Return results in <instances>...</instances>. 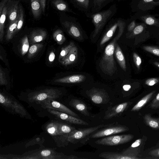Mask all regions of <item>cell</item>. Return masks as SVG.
Here are the masks:
<instances>
[{
	"label": "cell",
	"instance_id": "cell-11",
	"mask_svg": "<svg viewBox=\"0 0 159 159\" xmlns=\"http://www.w3.org/2000/svg\"><path fill=\"white\" fill-rule=\"evenodd\" d=\"M45 109L49 108L64 112L77 118H80L76 113L62 104L53 99H48L43 101L39 103Z\"/></svg>",
	"mask_w": 159,
	"mask_h": 159
},
{
	"label": "cell",
	"instance_id": "cell-5",
	"mask_svg": "<svg viewBox=\"0 0 159 159\" xmlns=\"http://www.w3.org/2000/svg\"><path fill=\"white\" fill-rule=\"evenodd\" d=\"M61 23L66 31L71 36L79 40L83 39V30L76 18L65 15Z\"/></svg>",
	"mask_w": 159,
	"mask_h": 159
},
{
	"label": "cell",
	"instance_id": "cell-14",
	"mask_svg": "<svg viewBox=\"0 0 159 159\" xmlns=\"http://www.w3.org/2000/svg\"><path fill=\"white\" fill-rule=\"evenodd\" d=\"M99 157L106 159H137L130 149H128L121 152H105L99 155Z\"/></svg>",
	"mask_w": 159,
	"mask_h": 159
},
{
	"label": "cell",
	"instance_id": "cell-7",
	"mask_svg": "<svg viewBox=\"0 0 159 159\" xmlns=\"http://www.w3.org/2000/svg\"><path fill=\"white\" fill-rule=\"evenodd\" d=\"M61 93L55 89H46L36 91L30 93L28 99L31 102L39 104L43 101L48 99H55L59 98Z\"/></svg>",
	"mask_w": 159,
	"mask_h": 159
},
{
	"label": "cell",
	"instance_id": "cell-36",
	"mask_svg": "<svg viewBox=\"0 0 159 159\" xmlns=\"http://www.w3.org/2000/svg\"><path fill=\"white\" fill-rule=\"evenodd\" d=\"M143 48L147 51L154 54L155 55L159 56V48L149 46H143Z\"/></svg>",
	"mask_w": 159,
	"mask_h": 159
},
{
	"label": "cell",
	"instance_id": "cell-8",
	"mask_svg": "<svg viewBox=\"0 0 159 159\" xmlns=\"http://www.w3.org/2000/svg\"><path fill=\"white\" fill-rule=\"evenodd\" d=\"M22 159H80L73 155H65L62 153L56 152L52 150H43L37 154L34 153L30 155L23 156Z\"/></svg>",
	"mask_w": 159,
	"mask_h": 159
},
{
	"label": "cell",
	"instance_id": "cell-1",
	"mask_svg": "<svg viewBox=\"0 0 159 159\" xmlns=\"http://www.w3.org/2000/svg\"><path fill=\"white\" fill-rule=\"evenodd\" d=\"M126 22L123 19L118 26V31L116 36L107 46L104 54L100 61L99 66L105 74L112 76L117 70L114 54L117 41L122 35L125 26Z\"/></svg>",
	"mask_w": 159,
	"mask_h": 159
},
{
	"label": "cell",
	"instance_id": "cell-47",
	"mask_svg": "<svg viewBox=\"0 0 159 159\" xmlns=\"http://www.w3.org/2000/svg\"><path fill=\"white\" fill-rule=\"evenodd\" d=\"M55 54L53 51L50 52L49 55L48 59L49 61L51 62H53L55 59Z\"/></svg>",
	"mask_w": 159,
	"mask_h": 159
},
{
	"label": "cell",
	"instance_id": "cell-28",
	"mask_svg": "<svg viewBox=\"0 0 159 159\" xmlns=\"http://www.w3.org/2000/svg\"><path fill=\"white\" fill-rule=\"evenodd\" d=\"M18 16V17L14 21L10 23L7 28L6 35V39L7 41L11 39L15 33V30L17 27Z\"/></svg>",
	"mask_w": 159,
	"mask_h": 159
},
{
	"label": "cell",
	"instance_id": "cell-9",
	"mask_svg": "<svg viewBox=\"0 0 159 159\" xmlns=\"http://www.w3.org/2000/svg\"><path fill=\"white\" fill-rule=\"evenodd\" d=\"M106 125L104 128L91 134L90 138H97L125 132L129 130L126 126L120 125Z\"/></svg>",
	"mask_w": 159,
	"mask_h": 159
},
{
	"label": "cell",
	"instance_id": "cell-35",
	"mask_svg": "<svg viewBox=\"0 0 159 159\" xmlns=\"http://www.w3.org/2000/svg\"><path fill=\"white\" fill-rule=\"evenodd\" d=\"M43 45L41 43L33 44L29 48L28 51V56L30 58L34 56L40 49Z\"/></svg>",
	"mask_w": 159,
	"mask_h": 159
},
{
	"label": "cell",
	"instance_id": "cell-45",
	"mask_svg": "<svg viewBox=\"0 0 159 159\" xmlns=\"http://www.w3.org/2000/svg\"><path fill=\"white\" fill-rule=\"evenodd\" d=\"M42 11L44 14L45 12L46 0H40Z\"/></svg>",
	"mask_w": 159,
	"mask_h": 159
},
{
	"label": "cell",
	"instance_id": "cell-29",
	"mask_svg": "<svg viewBox=\"0 0 159 159\" xmlns=\"http://www.w3.org/2000/svg\"><path fill=\"white\" fill-rule=\"evenodd\" d=\"M154 92H152L148 94L140 100L131 109V111L139 110L149 101L152 97Z\"/></svg>",
	"mask_w": 159,
	"mask_h": 159
},
{
	"label": "cell",
	"instance_id": "cell-51",
	"mask_svg": "<svg viewBox=\"0 0 159 159\" xmlns=\"http://www.w3.org/2000/svg\"><path fill=\"white\" fill-rule=\"evenodd\" d=\"M116 0L118 2H120V1H123L124 0Z\"/></svg>",
	"mask_w": 159,
	"mask_h": 159
},
{
	"label": "cell",
	"instance_id": "cell-21",
	"mask_svg": "<svg viewBox=\"0 0 159 159\" xmlns=\"http://www.w3.org/2000/svg\"><path fill=\"white\" fill-rule=\"evenodd\" d=\"M78 53L77 48L74 44L70 49L68 54L61 63L65 66L73 63L77 59Z\"/></svg>",
	"mask_w": 159,
	"mask_h": 159
},
{
	"label": "cell",
	"instance_id": "cell-30",
	"mask_svg": "<svg viewBox=\"0 0 159 159\" xmlns=\"http://www.w3.org/2000/svg\"><path fill=\"white\" fill-rule=\"evenodd\" d=\"M145 120L147 125L154 129L159 128V118L155 119L151 117L149 115L144 116Z\"/></svg>",
	"mask_w": 159,
	"mask_h": 159
},
{
	"label": "cell",
	"instance_id": "cell-25",
	"mask_svg": "<svg viewBox=\"0 0 159 159\" xmlns=\"http://www.w3.org/2000/svg\"><path fill=\"white\" fill-rule=\"evenodd\" d=\"M52 3L55 7L59 11L76 14V13L70 8L67 3L64 0H54Z\"/></svg>",
	"mask_w": 159,
	"mask_h": 159
},
{
	"label": "cell",
	"instance_id": "cell-22",
	"mask_svg": "<svg viewBox=\"0 0 159 159\" xmlns=\"http://www.w3.org/2000/svg\"><path fill=\"white\" fill-rule=\"evenodd\" d=\"M69 104L83 115L88 116H89L86 105L83 101L77 99H73L70 101Z\"/></svg>",
	"mask_w": 159,
	"mask_h": 159
},
{
	"label": "cell",
	"instance_id": "cell-17",
	"mask_svg": "<svg viewBox=\"0 0 159 159\" xmlns=\"http://www.w3.org/2000/svg\"><path fill=\"white\" fill-rule=\"evenodd\" d=\"M85 78V76L83 75H74L56 79L54 82L61 83H78L82 82Z\"/></svg>",
	"mask_w": 159,
	"mask_h": 159
},
{
	"label": "cell",
	"instance_id": "cell-49",
	"mask_svg": "<svg viewBox=\"0 0 159 159\" xmlns=\"http://www.w3.org/2000/svg\"><path fill=\"white\" fill-rule=\"evenodd\" d=\"M131 88V86L128 84L124 85L123 86V89L125 91L129 90Z\"/></svg>",
	"mask_w": 159,
	"mask_h": 159
},
{
	"label": "cell",
	"instance_id": "cell-2",
	"mask_svg": "<svg viewBox=\"0 0 159 159\" xmlns=\"http://www.w3.org/2000/svg\"><path fill=\"white\" fill-rule=\"evenodd\" d=\"M117 9L116 4L114 3L106 10L96 13H85L87 17L91 19L94 26V30L92 33L93 38H95L100 34L104 26L116 14Z\"/></svg>",
	"mask_w": 159,
	"mask_h": 159
},
{
	"label": "cell",
	"instance_id": "cell-18",
	"mask_svg": "<svg viewBox=\"0 0 159 159\" xmlns=\"http://www.w3.org/2000/svg\"><path fill=\"white\" fill-rule=\"evenodd\" d=\"M89 96L91 101L96 104L103 103L106 98L105 93L96 89H92L89 94Z\"/></svg>",
	"mask_w": 159,
	"mask_h": 159
},
{
	"label": "cell",
	"instance_id": "cell-44",
	"mask_svg": "<svg viewBox=\"0 0 159 159\" xmlns=\"http://www.w3.org/2000/svg\"><path fill=\"white\" fill-rule=\"evenodd\" d=\"M135 21H132L128 25V30L129 31H131L132 30L135 26Z\"/></svg>",
	"mask_w": 159,
	"mask_h": 159
},
{
	"label": "cell",
	"instance_id": "cell-48",
	"mask_svg": "<svg viewBox=\"0 0 159 159\" xmlns=\"http://www.w3.org/2000/svg\"><path fill=\"white\" fill-rule=\"evenodd\" d=\"M151 154L154 156L159 157V149H156L152 151L151 152Z\"/></svg>",
	"mask_w": 159,
	"mask_h": 159
},
{
	"label": "cell",
	"instance_id": "cell-31",
	"mask_svg": "<svg viewBox=\"0 0 159 159\" xmlns=\"http://www.w3.org/2000/svg\"><path fill=\"white\" fill-rule=\"evenodd\" d=\"M20 52L22 56L24 55L29 51V43L28 37L25 36L21 41Z\"/></svg>",
	"mask_w": 159,
	"mask_h": 159
},
{
	"label": "cell",
	"instance_id": "cell-52",
	"mask_svg": "<svg viewBox=\"0 0 159 159\" xmlns=\"http://www.w3.org/2000/svg\"><path fill=\"white\" fill-rule=\"evenodd\" d=\"M157 66L159 67V64H157Z\"/></svg>",
	"mask_w": 159,
	"mask_h": 159
},
{
	"label": "cell",
	"instance_id": "cell-4",
	"mask_svg": "<svg viewBox=\"0 0 159 159\" xmlns=\"http://www.w3.org/2000/svg\"><path fill=\"white\" fill-rule=\"evenodd\" d=\"M0 103L5 109L13 114H17L22 117L28 114L23 106L17 100L2 92L0 93Z\"/></svg>",
	"mask_w": 159,
	"mask_h": 159
},
{
	"label": "cell",
	"instance_id": "cell-20",
	"mask_svg": "<svg viewBox=\"0 0 159 159\" xmlns=\"http://www.w3.org/2000/svg\"><path fill=\"white\" fill-rule=\"evenodd\" d=\"M18 2L14 1L11 2L10 5H7V15L9 23L14 21L18 16Z\"/></svg>",
	"mask_w": 159,
	"mask_h": 159
},
{
	"label": "cell",
	"instance_id": "cell-26",
	"mask_svg": "<svg viewBox=\"0 0 159 159\" xmlns=\"http://www.w3.org/2000/svg\"><path fill=\"white\" fill-rule=\"evenodd\" d=\"M32 12L35 19L39 18L42 11L40 0H31Z\"/></svg>",
	"mask_w": 159,
	"mask_h": 159
},
{
	"label": "cell",
	"instance_id": "cell-40",
	"mask_svg": "<svg viewBox=\"0 0 159 159\" xmlns=\"http://www.w3.org/2000/svg\"><path fill=\"white\" fill-rule=\"evenodd\" d=\"M151 106L153 107H157L159 106V93L152 101Z\"/></svg>",
	"mask_w": 159,
	"mask_h": 159
},
{
	"label": "cell",
	"instance_id": "cell-13",
	"mask_svg": "<svg viewBox=\"0 0 159 159\" xmlns=\"http://www.w3.org/2000/svg\"><path fill=\"white\" fill-rule=\"evenodd\" d=\"M48 111L58 119L64 120L71 124L75 125H88L87 122L79 118L67 113L52 109L47 108Z\"/></svg>",
	"mask_w": 159,
	"mask_h": 159
},
{
	"label": "cell",
	"instance_id": "cell-24",
	"mask_svg": "<svg viewBox=\"0 0 159 159\" xmlns=\"http://www.w3.org/2000/svg\"><path fill=\"white\" fill-rule=\"evenodd\" d=\"M113 1V0H93L91 12L94 13L100 11L105 7Z\"/></svg>",
	"mask_w": 159,
	"mask_h": 159
},
{
	"label": "cell",
	"instance_id": "cell-43",
	"mask_svg": "<svg viewBox=\"0 0 159 159\" xmlns=\"http://www.w3.org/2000/svg\"><path fill=\"white\" fill-rule=\"evenodd\" d=\"M142 140L139 139L136 140L131 146V148H135L139 146L141 143Z\"/></svg>",
	"mask_w": 159,
	"mask_h": 159
},
{
	"label": "cell",
	"instance_id": "cell-6",
	"mask_svg": "<svg viewBox=\"0 0 159 159\" xmlns=\"http://www.w3.org/2000/svg\"><path fill=\"white\" fill-rule=\"evenodd\" d=\"M45 128L47 133L53 136L63 137L76 129L74 126L67 124L54 120L47 123Z\"/></svg>",
	"mask_w": 159,
	"mask_h": 159
},
{
	"label": "cell",
	"instance_id": "cell-32",
	"mask_svg": "<svg viewBox=\"0 0 159 159\" xmlns=\"http://www.w3.org/2000/svg\"><path fill=\"white\" fill-rule=\"evenodd\" d=\"M53 36L54 39L59 44H62L66 40L62 31L60 29L55 31Z\"/></svg>",
	"mask_w": 159,
	"mask_h": 159
},
{
	"label": "cell",
	"instance_id": "cell-38",
	"mask_svg": "<svg viewBox=\"0 0 159 159\" xmlns=\"http://www.w3.org/2000/svg\"><path fill=\"white\" fill-rule=\"evenodd\" d=\"M133 59L134 63L137 67L139 68V66L142 62L141 58L136 53H134L133 55Z\"/></svg>",
	"mask_w": 159,
	"mask_h": 159
},
{
	"label": "cell",
	"instance_id": "cell-19",
	"mask_svg": "<svg viewBox=\"0 0 159 159\" xmlns=\"http://www.w3.org/2000/svg\"><path fill=\"white\" fill-rule=\"evenodd\" d=\"M47 33L44 30L39 29L34 30L31 33L30 35V44H34L39 42L46 38Z\"/></svg>",
	"mask_w": 159,
	"mask_h": 159
},
{
	"label": "cell",
	"instance_id": "cell-42",
	"mask_svg": "<svg viewBox=\"0 0 159 159\" xmlns=\"http://www.w3.org/2000/svg\"><path fill=\"white\" fill-rule=\"evenodd\" d=\"M9 0H2L0 3V15H1L3 9L5 7Z\"/></svg>",
	"mask_w": 159,
	"mask_h": 159
},
{
	"label": "cell",
	"instance_id": "cell-27",
	"mask_svg": "<svg viewBox=\"0 0 159 159\" xmlns=\"http://www.w3.org/2000/svg\"><path fill=\"white\" fill-rule=\"evenodd\" d=\"M7 15V7L6 6L3 9L0 19V41H3L4 35V29L5 21Z\"/></svg>",
	"mask_w": 159,
	"mask_h": 159
},
{
	"label": "cell",
	"instance_id": "cell-34",
	"mask_svg": "<svg viewBox=\"0 0 159 159\" xmlns=\"http://www.w3.org/2000/svg\"><path fill=\"white\" fill-rule=\"evenodd\" d=\"M24 14L23 8L21 6H19L18 19L17 25L15 33L19 31L21 28L24 23Z\"/></svg>",
	"mask_w": 159,
	"mask_h": 159
},
{
	"label": "cell",
	"instance_id": "cell-12",
	"mask_svg": "<svg viewBox=\"0 0 159 159\" xmlns=\"http://www.w3.org/2000/svg\"><path fill=\"white\" fill-rule=\"evenodd\" d=\"M121 18H112L107 24L106 30L102 38L100 45H102L113 36L122 20Z\"/></svg>",
	"mask_w": 159,
	"mask_h": 159
},
{
	"label": "cell",
	"instance_id": "cell-10",
	"mask_svg": "<svg viewBox=\"0 0 159 159\" xmlns=\"http://www.w3.org/2000/svg\"><path fill=\"white\" fill-rule=\"evenodd\" d=\"M133 137V135L130 134L109 135L98 139L95 143L97 144L103 145H117L129 142Z\"/></svg>",
	"mask_w": 159,
	"mask_h": 159
},
{
	"label": "cell",
	"instance_id": "cell-50",
	"mask_svg": "<svg viewBox=\"0 0 159 159\" xmlns=\"http://www.w3.org/2000/svg\"><path fill=\"white\" fill-rule=\"evenodd\" d=\"M153 0H143V1L145 2H151L152 1H153Z\"/></svg>",
	"mask_w": 159,
	"mask_h": 159
},
{
	"label": "cell",
	"instance_id": "cell-3",
	"mask_svg": "<svg viewBox=\"0 0 159 159\" xmlns=\"http://www.w3.org/2000/svg\"><path fill=\"white\" fill-rule=\"evenodd\" d=\"M106 125H100L91 127L76 129L63 137L65 140L74 144L80 142L83 143L89 139L90 135L93 133L103 128Z\"/></svg>",
	"mask_w": 159,
	"mask_h": 159
},
{
	"label": "cell",
	"instance_id": "cell-23",
	"mask_svg": "<svg viewBox=\"0 0 159 159\" xmlns=\"http://www.w3.org/2000/svg\"><path fill=\"white\" fill-rule=\"evenodd\" d=\"M114 54L120 66L124 70L126 71V67L125 57L120 47L117 43Z\"/></svg>",
	"mask_w": 159,
	"mask_h": 159
},
{
	"label": "cell",
	"instance_id": "cell-37",
	"mask_svg": "<svg viewBox=\"0 0 159 159\" xmlns=\"http://www.w3.org/2000/svg\"><path fill=\"white\" fill-rule=\"evenodd\" d=\"M7 82L5 75V73L1 67L0 68V85H6L7 84Z\"/></svg>",
	"mask_w": 159,
	"mask_h": 159
},
{
	"label": "cell",
	"instance_id": "cell-33",
	"mask_svg": "<svg viewBox=\"0 0 159 159\" xmlns=\"http://www.w3.org/2000/svg\"><path fill=\"white\" fill-rule=\"evenodd\" d=\"M74 44L73 42H71L68 45L62 48L58 59L60 63L68 54L70 49Z\"/></svg>",
	"mask_w": 159,
	"mask_h": 159
},
{
	"label": "cell",
	"instance_id": "cell-15",
	"mask_svg": "<svg viewBox=\"0 0 159 159\" xmlns=\"http://www.w3.org/2000/svg\"><path fill=\"white\" fill-rule=\"evenodd\" d=\"M74 7L85 13L91 12L93 0H70Z\"/></svg>",
	"mask_w": 159,
	"mask_h": 159
},
{
	"label": "cell",
	"instance_id": "cell-41",
	"mask_svg": "<svg viewBox=\"0 0 159 159\" xmlns=\"http://www.w3.org/2000/svg\"><path fill=\"white\" fill-rule=\"evenodd\" d=\"M143 30V27L141 25L136 27L133 30V33L135 34H138L141 33Z\"/></svg>",
	"mask_w": 159,
	"mask_h": 159
},
{
	"label": "cell",
	"instance_id": "cell-39",
	"mask_svg": "<svg viewBox=\"0 0 159 159\" xmlns=\"http://www.w3.org/2000/svg\"><path fill=\"white\" fill-rule=\"evenodd\" d=\"M159 80L158 79L153 78L148 79L145 82V84L148 86H152L158 82Z\"/></svg>",
	"mask_w": 159,
	"mask_h": 159
},
{
	"label": "cell",
	"instance_id": "cell-16",
	"mask_svg": "<svg viewBox=\"0 0 159 159\" xmlns=\"http://www.w3.org/2000/svg\"><path fill=\"white\" fill-rule=\"evenodd\" d=\"M128 105V102H125L113 107L107 112L104 118L109 119L114 117L119 116L125 110Z\"/></svg>",
	"mask_w": 159,
	"mask_h": 159
},
{
	"label": "cell",
	"instance_id": "cell-46",
	"mask_svg": "<svg viewBox=\"0 0 159 159\" xmlns=\"http://www.w3.org/2000/svg\"><path fill=\"white\" fill-rule=\"evenodd\" d=\"M146 23L149 25H152L154 23V20L151 17H148L146 20Z\"/></svg>",
	"mask_w": 159,
	"mask_h": 159
}]
</instances>
